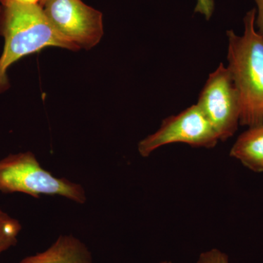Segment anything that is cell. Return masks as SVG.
Listing matches in <instances>:
<instances>
[{"label":"cell","mask_w":263,"mask_h":263,"mask_svg":"<svg viewBox=\"0 0 263 263\" xmlns=\"http://www.w3.org/2000/svg\"><path fill=\"white\" fill-rule=\"evenodd\" d=\"M0 192L23 193L39 198L42 195L66 197L84 204V187L65 178H57L41 167L31 152L10 155L0 160Z\"/></svg>","instance_id":"cell-3"},{"label":"cell","mask_w":263,"mask_h":263,"mask_svg":"<svg viewBox=\"0 0 263 263\" xmlns=\"http://www.w3.org/2000/svg\"><path fill=\"white\" fill-rule=\"evenodd\" d=\"M196 263H230V259L220 249L213 248L200 253Z\"/></svg>","instance_id":"cell-10"},{"label":"cell","mask_w":263,"mask_h":263,"mask_svg":"<svg viewBox=\"0 0 263 263\" xmlns=\"http://www.w3.org/2000/svg\"><path fill=\"white\" fill-rule=\"evenodd\" d=\"M255 17V8L246 13L241 35L227 31L228 68L239 95L240 124L248 127L263 122V37Z\"/></svg>","instance_id":"cell-2"},{"label":"cell","mask_w":263,"mask_h":263,"mask_svg":"<svg viewBox=\"0 0 263 263\" xmlns=\"http://www.w3.org/2000/svg\"><path fill=\"white\" fill-rule=\"evenodd\" d=\"M158 263H173V262H171V261H169V260H164V261H162V262H160Z\"/></svg>","instance_id":"cell-14"},{"label":"cell","mask_w":263,"mask_h":263,"mask_svg":"<svg viewBox=\"0 0 263 263\" xmlns=\"http://www.w3.org/2000/svg\"><path fill=\"white\" fill-rule=\"evenodd\" d=\"M197 105L212 124L219 141L234 136L240 124V101L228 67L221 63L209 76Z\"/></svg>","instance_id":"cell-6"},{"label":"cell","mask_w":263,"mask_h":263,"mask_svg":"<svg viewBox=\"0 0 263 263\" xmlns=\"http://www.w3.org/2000/svg\"><path fill=\"white\" fill-rule=\"evenodd\" d=\"M219 141L217 133L195 104L164 119L158 130L139 142L138 149L142 157H148L161 147L172 143L212 148Z\"/></svg>","instance_id":"cell-5"},{"label":"cell","mask_w":263,"mask_h":263,"mask_svg":"<svg viewBox=\"0 0 263 263\" xmlns=\"http://www.w3.org/2000/svg\"><path fill=\"white\" fill-rule=\"evenodd\" d=\"M20 263H95L89 248L72 235H62L46 250Z\"/></svg>","instance_id":"cell-7"},{"label":"cell","mask_w":263,"mask_h":263,"mask_svg":"<svg viewBox=\"0 0 263 263\" xmlns=\"http://www.w3.org/2000/svg\"><path fill=\"white\" fill-rule=\"evenodd\" d=\"M256 4L255 27L263 37V0H254Z\"/></svg>","instance_id":"cell-12"},{"label":"cell","mask_w":263,"mask_h":263,"mask_svg":"<svg viewBox=\"0 0 263 263\" xmlns=\"http://www.w3.org/2000/svg\"><path fill=\"white\" fill-rule=\"evenodd\" d=\"M230 156L251 171L263 173V122L249 127L238 136Z\"/></svg>","instance_id":"cell-8"},{"label":"cell","mask_w":263,"mask_h":263,"mask_svg":"<svg viewBox=\"0 0 263 263\" xmlns=\"http://www.w3.org/2000/svg\"><path fill=\"white\" fill-rule=\"evenodd\" d=\"M39 5L56 32L79 49L100 43L104 34L101 12L81 0H41Z\"/></svg>","instance_id":"cell-4"},{"label":"cell","mask_w":263,"mask_h":263,"mask_svg":"<svg viewBox=\"0 0 263 263\" xmlns=\"http://www.w3.org/2000/svg\"><path fill=\"white\" fill-rule=\"evenodd\" d=\"M214 11V0H197L195 13H200L207 21L210 20Z\"/></svg>","instance_id":"cell-11"},{"label":"cell","mask_w":263,"mask_h":263,"mask_svg":"<svg viewBox=\"0 0 263 263\" xmlns=\"http://www.w3.org/2000/svg\"><path fill=\"white\" fill-rule=\"evenodd\" d=\"M0 35L5 40L0 57V94L9 89L7 72L20 59L47 47L79 50L56 32L39 4L1 5Z\"/></svg>","instance_id":"cell-1"},{"label":"cell","mask_w":263,"mask_h":263,"mask_svg":"<svg viewBox=\"0 0 263 263\" xmlns=\"http://www.w3.org/2000/svg\"><path fill=\"white\" fill-rule=\"evenodd\" d=\"M41 0H0L2 5L11 4V3H24V4H39Z\"/></svg>","instance_id":"cell-13"},{"label":"cell","mask_w":263,"mask_h":263,"mask_svg":"<svg viewBox=\"0 0 263 263\" xmlns=\"http://www.w3.org/2000/svg\"><path fill=\"white\" fill-rule=\"evenodd\" d=\"M22 224L0 208V254L18 243Z\"/></svg>","instance_id":"cell-9"}]
</instances>
